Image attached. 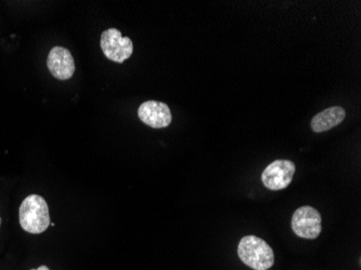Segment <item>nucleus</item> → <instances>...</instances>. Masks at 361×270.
<instances>
[{
	"mask_svg": "<svg viewBox=\"0 0 361 270\" xmlns=\"http://www.w3.org/2000/svg\"><path fill=\"white\" fill-rule=\"evenodd\" d=\"M237 252L240 261L253 270H269L275 263L271 245L257 235L243 237Z\"/></svg>",
	"mask_w": 361,
	"mask_h": 270,
	"instance_id": "1",
	"label": "nucleus"
},
{
	"mask_svg": "<svg viewBox=\"0 0 361 270\" xmlns=\"http://www.w3.org/2000/svg\"><path fill=\"white\" fill-rule=\"evenodd\" d=\"M20 225L26 233L38 235L49 228L50 214L46 200L39 195L26 197L20 207Z\"/></svg>",
	"mask_w": 361,
	"mask_h": 270,
	"instance_id": "2",
	"label": "nucleus"
},
{
	"mask_svg": "<svg viewBox=\"0 0 361 270\" xmlns=\"http://www.w3.org/2000/svg\"><path fill=\"white\" fill-rule=\"evenodd\" d=\"M322 221L319 211L313 207H301L294 211L291 219L292 231L300 238L314 240L322 233Z\"/></svg>",
	"mask_w": 361,
	"mask_h": 270,
	"instance_id": "3",
	"label": "nucleus"
},
{
	"mask_svg": "<svg viewBox=\"0 0 361 270\" xmlns=\"http://www.w3.org/2000/svg\"><path fill=\"white\" fill-rule=\"evenodd\" d=\"M101 48L109 60L115 63L125 62L133 56V42L129 37H123L117 28H109L101 36Z\"/></svg>",
	"mask_w": 361,
	"mask_h": 270,
	"instance_id": "4",
	"label": "nucleus"
},
{
	"mask_svg": "<svg viewBox=\"0 0 361 270\" xmlns=\"http://www.w3.org/2000/svg\"><path fill=\"white\" fill-rule=\"evenodd\" d=\"M295 173V164L291 160H275L262 173V182L271 190H285L291 184Z\"/></svg>",
	"mask_w": 361,
	"mask_h": 270,
	"instance_id": "5",
	"label": "nucleus"
},
{
	"mask_svg": "<svg viewBox=\"0 0 361 270\" xmlns=\"http://www.w3.org/2000/svg\"><path fill=\"white\" fill-rule=\"evenodd\" d=\"M49 72L59 80H68L75 73V61L68 49L54 47L47 59Z\"/></svg>",
	"mask_w": 361,
	"mask_h": 270,
	"instance_id": "6",
	"label": "nucleus"
},
{
	"mask_svg": "<svg viewBox=\"0 0 361 270\" xmlns=\"http://www.w3.org/2000/svg\"><path fill=\"white\" fill-rule=\"evenodd\" d=\"M140 121L154 129L167 128L171 123L172 113L166 103L146 101L137 111Z\"/></svg>",
	"mask_w": 361,
	"mask_h": 270,
	"instance_id": "7",
	"label": "nucleus"
},
{
	"mask_svg": "<svg viewBox=\"0 0 361 270\" xmlns=\"http://www.w3.org/2000/svg\"><path fill=\"white\" fill-rule=\"evenodd\" d=\"M346 117L345 109L341 106L329 107L320 111L312 119L310 127L315 133L329 131L332 128L340 125Z\"/></svg>",
	"mask_w": 361,
	"mask_h": 270,
	"instance_id": "8",
	"label": "nucleus"
},
{
	"mask_svg": "<svg viewBox=\"0 0 361 270\" xmlns=\"http://www.w3.org/2000/svg\"><path fill=\"white\" fill-rule=\"evenodd\" d=\"M32 270H50L49 269L48 267H47V266H40V267H38L37 269H32Z\"/></svg>",
	"mask_w": 361,
	"mask_h": 270,
	"instance_id": "9",
	"label": "nucleus"
},
{
	"mask_svg": "<svg viewBox=\"0 0 361 270\" xmlns=\"http://www.w3.org/2000/svg\"><path fill=\"white\" fill-rule=\"evenodd\" d=\"M0 226H1V217H0Z\"/></svg>",
	"mask_w": 361,
	"mask_h": 270,
	"instance_id": "10",
	"label": "nucleus"
}]
</instances>
